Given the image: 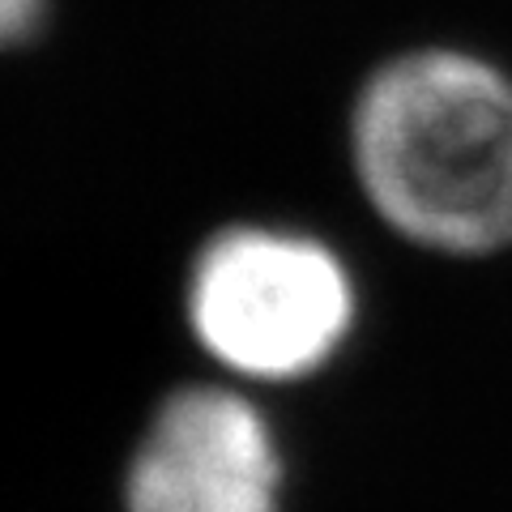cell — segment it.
Instances as JSON below:
<instances>
[{
  "label": "cell",
  "instance_id": "2",
  "mask_svg": "<svg viewBox=\"0 0 512 512\" xmlns=\"http://www.w3.org/2000/svg\"><path fill=\"white\" fill-rule=\"evenodd\" d=\"M205 376L261 397L333 376L363 338V274L338 239L295 218H227L197 235L175 286Z\"/></svg>",
  "mask_w": 512,
  "mask_h": 512
},
{
  "label": "cell",
  "instance_id": "3",
  "mask_svg": "<svg viewBox=\"0 0 512 512\" xmlns=\"http://www.w3.org/2000/svg\"><path fill=\"white\" fill-rule=\"evenodd\" d=\"M291 491V448L269 397L201 372L141 414L116 512H291Z\"/></svg>",
  "mask_w": 512,
  "mask_h": 512
},
{
  "label": "cell",
  "instance_id": "4",
  "mask_svg": "<svg viewBox=\"0 0 512 512\" xmlns=\"http://www.w3.org/2000/svg\"><path fill=\"white\" fill-rule=\"evenodd\" d=\"M47 18L52 0H0V56L35 43L47 30Z\"/></svg>",
  "mask_w": 512,
  "mask_h": 512
},
{
  "label": "cell",
  "instance_id": "1",
  "mask_svg": "<svg viewBox=\"0 0 512 512\" xmlns=\"http://www.w3.org/2000/svg\"><path fill=\"white\" fill-rule=\"evenodd\" d=\"M346 171L367 218L448 265L512 256V73L448 43L376 60L346 107Z\"/></svg>",
  "mask_w": 512,
  "mask_h": 512
}]
</instances>
